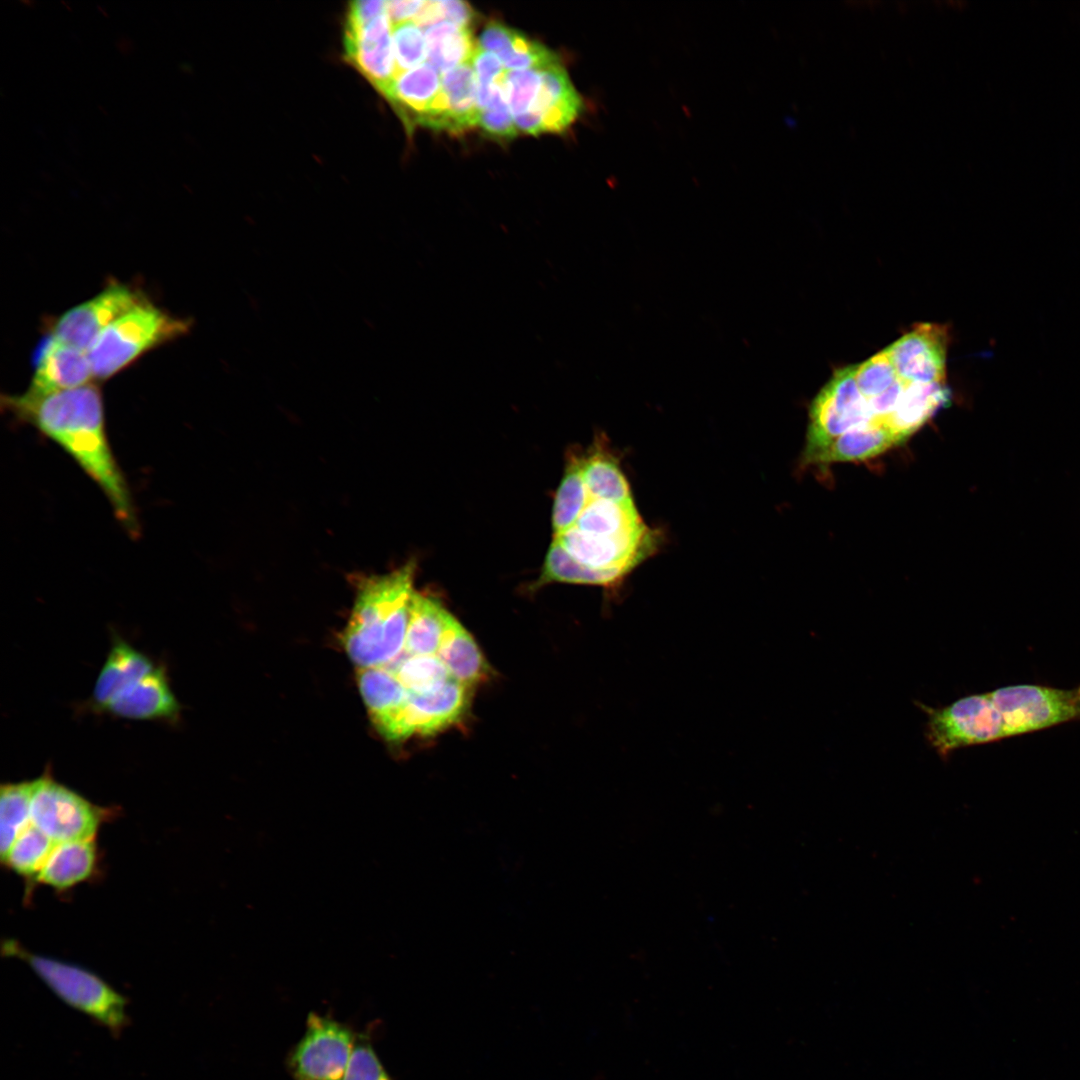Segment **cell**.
I'll return each mask as SVG.
<instances>
[{
	"label": "cell",
	"instance_id": "obj_1",
	"mask_svg": "<svg viewBox=\"0 0 1080 1080\" xmlns=\"http://www.w3.org/2000/svg\"><path fill=\"white\" fill-rule=\"evenodd\" d=\"M2 407L65 450L99 486L131 536L139 525L132 496L106 432L102 393L87 385L50 393L3 395Z\"/></svg>",
	"mask_w": 1080,
	"mask_h": 1080
},
{
	"label": "cell",
	"instance_id": "obj_2",
	"mask_svg": "<svg viewBox=\"0 0 1080 1080\" xmlns=\"http://www.w3.org/2000/svg\"><path fill=\"white\" fill-rule=\"evenodd\" d=\"M415 569L409 561L392 572L358 578L342 638L357 669L386 667L404 652Z\"/></svg>",
	"mask_w": 1080,
	"mask_h": 1080
},
{
	"label": "cell",
	"instance_id": "obj_3",
	"mask_svg": "<svg viewBox=\"0 0 1080 1080\" xmlns=\"http://www.w3.org/2000/svg\"><path fill=\"white\" fill-rule=\"evenodd\" d=\"M190 328V320L175 317L149 300L138 305L109 325L87 351L94 379L113 377Z\"/></svg>",
	"mask_w": 1080,
	"mask_h": 1080
},
{
	"label": "cell",
	"instance_id": "obj_4",
	"mask_svg": "<svg viewBox=\"0 0 1080 1080\" xmlns=\"http://www.w3.org/2000/svg\"><path fill=\"white\" fill-rule=\"evenodd\" d=\"M3 952L25 961L59 999L113 1034L128 1025L127 999L93 972L32 954L15 940L6 941Z\"/></svg>",
	"mask_w": 1080,
	"mask_h": 1080
},
{
	"label": "cell",
	"instance_id": "obj_5",
	"mask_svg": "<svg viewBox=\"0 0 1080 1080\" xmlns=\"http://www.w3.org/2000/svg\"><path fill=\"white\" fill-rule=\"evenodd\" d=\"M855 372L856 365L837 369L811 403L804 453L807 463H815L839 436L855 429L879 427L857 387Z\"/></svg>",
	"mask_w": 1080,
	"mask_h": 1080
},
{
	"label": "cell",
	"instance_id": "obj_6",
	"mask_svg": "<svg viewBox=\"0 0 1080 1080\" xmlns=\"http://www.w3.org/2000/svg\"><path fill=\"white\" fill-rule=\"evenodd\" d=\"M106 811L55 781L49 769L32 781L31 823L56 844L94 839Z\"/></svg>",
	"mask_w": 1080,
	"mask_h": 1080
},
{
	"label": "cell",
	"instance_id": "obj_7",
	"mask_svg": "<svg viewBox=\"0 0 1080 1080\" xmlns=\"http://www.w3.org/2000/svg\"><path fill=\"white\" fill-rule=\"evenodd\" d=\"M989 696L1001 715L1005 737L1080 719V686L1021 684L996 689Z\"/></svg>",
	"mask_w": 1080,
	"mask_h": 1080
},
{
	"label": "cell",
	"instance_id": "obj_8",
	"mask_svg": "<svg viewBox=\"0 0 1080 1080\" xmlns=\"http://www.w3.org/2000/svg\"><path fill=\"white\" fill-rule=\"evenodd\" d=\"M355 1045L348 1026L311 1013L304 1035L289 1054V1071L295 1080H344Z\"/></svg>",
	"mask_w": 1080,
	"mask_h": 1080
},
{
	"label": "cell",
	"instance_id": "obj_9",
	"mask_svg": "<svg viewBox=\"0 0 1080 1080\" xmlns=\"http://www.w3.org/2000/svg\"><path fill=\"white\" fill-rule=\"evenodd\" d=\"M927 738L942 756L965 746L1005 737L1001 715L989 693L963 697L941 708H925Z\"/></svg>",
	"mask_w": 1080,
	"mask_h": 1080
},
{
	"label": "cell",
	"instance_id": "obj_10",
	"mask_svg": "<svg viewBox=\"0 0 1080 1080\" xmlns=\"http://www.w3.org/2000/svg\"><path fill=\"white\" fill-rule=\"evenodd\" d=\"M658 535L649 528L643 532L605 536L581 531L577 527L554 536L563 548L589 569L617 582L654 551Z\"/></svg>",
	"mask_w": 1080,
	"mask_h": 1080
},
{
	"label": "cell",
	"instance_id": "obj_11",
	"mask_svg": "<svg viewBox=\"0 0 1080 1080\" xmlns=\"http://www.w3.org/2000/svg\"><path fill=\"white\" fill-rule=\"evenodd\" d=\"M148 301L139 289L111 282L94 297L61 314L50 326V336L88 351L114 321Z\"/></svg>",
	"mask_w": 1080,
	"mask_h": 1080
},
{
	"label": "cell",
	"instance_id": "obj_12",
	"mask_svg": "<svg viewBox=\"0 0 1080 1080\" xmlns=\"http://www.w3.org/2000/svg\"><path fill=\"white\" fill-rule=\"evenodd\" d=\"M471 688L450 680L436 691L408 697L382 734L388 741L399 742L414 735L435 734L461 720L468 710Z\"/></svg>",
	"mask_w": 1080,
	"mask_h": 1080
},
{
	"label": "cell",
	"instance_id": "obj_13",
	"mask_svg": "<svg viewBox=\"0 0 1080 1080\" xmlns=\"http://www.w3.org/2000/svg\"><path fill=\"white\" fill-rule=\"evenodd\" d=\"M948 331L943 325L918 324L885 350L902 381L916 384L944 383Z\"/></svg>",
	"mask_w": 1080,
	"mask_h": 1080
},
{
	"label": "cell",
	"instance_id": "obj_14",
	"mask_svg": "<svg viewBox=\"0 0 1080 1080\" xmlns=\"http://www.w3.org/2000/svg\"><path fill=\"white\" fill-rule=\"evenodd\" d=\"M344 47L347 59L383 94L397 75L388 13L360 27H345Z\"/></svg>",
	"mask_w": 1080,
	"mask_h": 1080
},
{
	"label": "cell",
	"instance_id": "obj_15",
	"mask_svg": "<svg viewBox=\"0 0 1080 1080\" xmlns=\"http://www.w3.org/2000/svg\"><path fill=\"white\" fill-rule=\"evenodd\" d=\"M478 83L470 62L442 74L441 91L419 125L453 134L478 125Z\"/></svg>",
	"mask_w": 1080,
	"mask_h": 1080
},
{
	"label": "cell",
	"instance_id": "obj_16",
	"mask_svg": "<svg viewBox=\"0 0 1080 1080\" xmlns=\"http://www.w3.org/2000/svg\"><path fill=\"white\" fill-rule=\"evenodd\" d=\"M94 379L88 354L48 336L39 347L27 393L41 396L78 388Z\"/></svg>",
	"mask_w": 1080,
	"mask_h": 1080
},
{
	"label": "cell",
	"instance_id": "obj_17",
	"mask_svg": "<svg viewBox=\"0 0 1080 1080\" xmlns=\"http://www.w3.org/2000/svg\"><path fill=\"white\" fill-rule=\"evenodd\" d=\"M539 71L542 82L537 99L522 115L529 119L537 134L562 132L584 111L583 98L560 62Z\"/></svg>",
	"mask_w": 1080,
	"mask_h": 1080
},
{
	"label": "cell",
	"instance_id": "obj_18",
	"mask_svg": "<svg viewBox=\"0 0 1080 1080\" xmlns=\"http://www.w3.org/2000/svg\"><path fill=\"white\" fill-rule=\"evenodd\" d=\"M181 706L171 690L166 669L155 668L117 697L104 712L129 720L175 722Z\"/></svg>",
	"mask_w": 1080,
	"mask_h": 1080
},
{
	"label": "cell",
	"instance_id": "obj_19",
	"mask_svg": "<svg viewBox=\"0 0 1080 1080\" xmlns=\"http://www.w3.org/2000/svg\"><path fill=\"white\" fill-rule=\"evenodd\" d=\"M152 660L121 638H115L92 693L95 709L104 711L117 697L149 674Z\"/></svg>",
	"mask_w": 1080,
	"mask_h": 1080
},
{
	"label": "cell",
	"instance_id": "obj_20",
	"mask_svg": "<svg viewBox=\"0 0 1080 1080\" xmlns=\"http://www.w3.org/2000/svg\"><path fill=\"white\" fill-rule=\"evenodd\" d=\"M440 91V73L429 63H423L398 73L383 95L412 128L431 110Z\"/></svg>",
	"mask_w": 1080,
	"mask_h": 1080
},
{
	"label": "cell",
	"instance_id": "obj_21",
	"mask_svg": "<svg viewBox=\"0 0 1080 1080\" xmlns=\"http://www.w3.org/2000/svg\"><path fill=\"white\" fill-rule=\"evenodd\" d=\"M436 656L452 680L469 688L487 676V663L478 645L450 613Z\"/></svg>",
	"mask_w": 1080,
	"mask_h": 1080
},
{
	"label": "cell",
	"instance_id": "obj_22",
	"mask_svg": "<svg viewBox=\"0 0 1080 1080\" xmlns=\"http://www.w3.org/2000/svg\"><path fill=\"white\" fill-rule=\"evenodd\" d=\"M357 682L369 716L382 735L405 704L408 690L387 667L357 669Z\"/></svg>",
	"mask_w": 1080,
	"mask_h": 1080
},
{
	"label": "cell",
	"instance_id": "obj_23",
	"mask_svg": "<svg viewBox=\"0 0 1080 1080\" xmlns=\"http://www.w3.org/2000/svg\"><path fill=\"white\" fill-rule=\"evenodd\" d=\"M96 859L94 839L57 843L34 879L56 889L70 888L91 876Z\"/></svg>",
	"mask_w": 1080,
	"mask_h": 1080
},
{
	"label": "cell",
	"instance_id": "obj_24",
	"mask_svg": "<svg viewBox=\"0 0 1080 1080\" xmlns=\"http://www.w3.org/2000/svg\"><path fill=\"white\" fill-rule=\"evenodd\" d=\"M949 400L945 383H908L890 421V430L899 443L925 424Z\"/></svg>",
	"mask_w": 1080,
	"mask_h": 1080
},
{
	"label": "cell",
	"instance_id": "obj_25",
	"mask_svg": "<svg viewBox=\"0 0 1080 1080\" xmlns=\"http://www.w3.org/2000/svg\"><path fill=\"white\" fill-rule=\"evenodd\" d=\"M448 615L439 601L414 591L403 653L436 655Z\"/></svg>",
	"mask_w": 1080,
	"mask_h": 1080
},
{
	"label": "cell",
	"instance_id": "obj_26",
	"mask_svg": "<svg viewBox=\"0 0 1080 1080\" xmlns=\"http://www.w3.org/2000/svg\"><path fill=\"white\" fill-rule=\"evenodd\" d=\"M575 527L587 533L605 536L636 534L648 529L633 502L594 498L589 499Z\"/></svg>",
	"mask_w": 1080,
	"mask_h": 1080
},
{
	"label": "cell",
	"instance_id": "obj_27",
	"mask_svg": "<svg viewBox=\"0 0 1080 1080\" xmlns=\"http://www.w3.org/2000/svg\"><path fill=\"white\" fill-rule=\"evenodd\" d=\"M427 60L439 73L470 62L476 48L469 28L441 21L425 29Z\"/></svg>",
	"mask_w": 1080,
	"mask_h": 1080
},
{
	"label": "cell",
	"instance_id": "obj_28",
	"mask_svg": "<svg viewBox=\"0 0 1080 1080\" xmlns=\"http://www.w3.org/2000/svg\"><path fill=\"white\" fill-rule=\"evenodd\" d=\"M584 483L590 498L633 502L630 487L616 458L601 447L581 457Z\"/></svg>",
	"mask_w": 1080,
	"mask_h": 1080
},
{
	"label": "cell",
	"instance_id": "obj_29",
	"mask_svg": "<svg viewBox=\"0 0 1080 1080\" xmlns=\"http://www.w3.org/2000/svg\"><path fill=\"white\" fill-rule=\"evenodd\" d=\"M899 444L887 430L865 427L845 433L835 439L817 458L816 464L865 460Z\"/></svg>",
	"mask_w": 1080,
	"mask_h": 1080
},
{
	"label": "cell",
	"instance_id": "obj_30",
	"mask_svg": "<svg viewBox=\"0 0 1080 1080\" xmlns=\"http://www.w3.org/2000/svg\"><path fill=\"white\" fill-rule=\"evenodd\" d=\"M589 499L582 475L581 459L573 457L566 467L554 499L552 510L554 536L576 525Z\"/></svg>",
	"mask_w": 1080,
	"mask_h": 1080
},
{
	"label": "cell",
	"instance_id": "obj_31",
	"mask_svg": "<svg viewBox=\"0 0 1080 1080\" xmlns=\"http://www.w3.org/2000/svg\"><path fill=\"white\" fill-rule=\"evenodd\" d=\"M32 781L0 788V855L3 861L18 835L31 823Z\"/></svg>",
	"mask_w": 1080,
	"mask_h": 1080
},
{
	"label": "cell",
	"instance_id": "obj_32",
	"mask_svg": "<svg viewBox=\"0 0 1080 1080\" xmlns=\"http://www.w3.org/2000/svg\"><path fill=\"white\" fill-rule=\"evenodd\" d=\"M389 668L411 693L425 694L438 690L451 679L436 655H402Z\"/></svg>",
	"mask_w": 1080,
	"mask_h": 1080
},
{
	"label": "cell",
	"instance_id": "obj_33",
	"mask_svg": "<svg viewBox=\"0 0 1080 1080\" xmlns=\"http://www.w3.org/2000/svg\"><path fill=\"white\" fill-rule=\"evenodd\" d=\"M55 845V842L30 823L18 835L2 862L22 876L35 878Z\"/></svg>",
	"mask_w": 1080,
	"mask_h": 1080
},
{
	"label": "cell",
	"instance_id": "obj_34",
	"mask_svg": "<svg viewBox=\"0 0 1080 1080\" xmlns=\"http://www.w3.org/2000/svg\"><path fill=\"white\" fill-rule=\"evenodd\" d=\"M550 582L592 585L613 584V581L608 576L593 571L574 559L556 539L550 545L537 585Z\"/></svg>",
	"mask_w": 1080,
	"mask_h": 1080
},
{
	"label": "cell",
	"instance_id": "obj_35",
	"mask_svg": "<svg viewBox=\"0 0 1080 1080\" xmlns=\"http://www.w3.org/2000/svg\"><path fill=\"white\" fill-rule=\"evenodd\" d=\"M392 44L397 74L423 64L427 58L424 32L414 21L392 25Z\"/></svg>",
	"mask_w": 1080,
	"mask_h": 1080
},
{
	"label": "cell",
	"instance_id": "obj_36",
	"mask_svg": "<svg viewBox=\"0 0 1080 1080\" xmlns=\"http://www.w3.org/2000/svg\"><path fill=\"white\" fill-rule=\"evenodd\" d=\"M541 82L539 70H513L503 73L501 83L513 117L522 115L532 108L540 91Z\"/></svg>",
	"mask_w": 1080,
	"mask_h": 1080
},
{
	"label": "cell",
	"instance_id": "obj_37",
	"mask_svg": "<svg viewBox=\"0 0 1080 1080\" xmlns=\"http://www.w3.org/2000/svg\"><path fill=\"white\" fill-rule=\"evenodd\" d=\"M855 379L861 395L869 400L885 392L899 377L884 349L856 365Z\"/></svg>",
	"mask_w": 1080,
	"mask_h": 1080
},
{
	"label": "cell",
	"instance_id": "obj_38",
	"mask_svg": "<svg viewBox=\"0 0 1080 1080\" xmlns=\"http://www.w3.org/2000/svg\"><path fill=\"white\" fill-rule=\"evenodd\" d=\"M478 125L489 136L503 140L512 139L518 134L514 117L505 98L501 77L493 87L488 104L479 110Z\"/></svg>",
	"mask_w": 1080,
	"mask_h": 1080
},
{
	"label": "cell",
	"instance_id": "obj_39",
	"mask_svg": "<svg viewBox=\"0 0 1080 1080\" xmlns=\"http://www.w3.org/2000/svg\"><path fill=\"white\" fill-rule=\"evenodd\" d=\"M344 1080H392L372 1046L367 1042L355 1045Z\"/></svg>",
	"mask_w": 1080,
	"mask_h": 1080
},
{
	"label": "cell",
	"instance_id": "obj_40",
	"mask_svg": "<svg viewBox=\"0 0 1080 1080\" xmlns=\"http://www.w3.org/2000/svg\"><path fill=\"white\" fill-rule=\"evenodd\" d=\"M384 13H387V1L365 0L352 2L348 9L345 27L356 28L363 26Z\"/></svg>",
	"mask_w": 1080,
	"mask_h": 1080
},
{
	"label": "cell",
	"instance_id": "obj_41",
	"mask_svg": "<svg viewBox=\"0 0 1080 1080\" xmlns=\"http://www.w3.org/2000/svg\"><path fill=\"white\" fill-rule=\"evenodd\" d=\"M441 5L445 21L463 28H471L476 16L468 3L458 0H446L441 1Z\"/></svg>",
	"mask_w": 1080,
	"mask_h": 1080
},
{
	"label": "cell",
	"instance_id": "obj_42",
	"mask_svg": "<svg viewBox=\"0 0 1080 1080\" xmlns=\"http://www.w3.org/2000/svg\"><path fill=\"white\" fill-rule=\"evenodd\" d=\"M425 1L409 0V1H387V13L392 25L406 22L409 19H415L420 12Z\"/></svg>",
	"mask_w": 1080,
	"mask_h": 1080
}]
</instances>
